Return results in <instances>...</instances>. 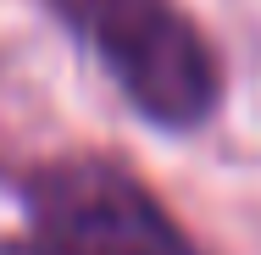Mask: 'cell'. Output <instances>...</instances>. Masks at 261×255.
Wrapping results in <instances>:
<instances>
[{"mask_svg":"<svg viewBox=\"0 0 261 255\" xmlns=\"http://www.w3.org/2000/svg\"><path fill=\"white\" fill-rule=\"evenodd\" d=\"M50 11L84 39L145 122L184 133L217 111V55L178 0H50Z\"/></svg>","mask_w":261,"mask_h":255,"instance_id":"6da1fadb","label":"cell"},{"mask_svg":"<svg viewBox=\"0 0 261 255\" xmlns=\"http://www.w3.org/2000/svg\"><path fill=\"white\" fill-rule=\"evenodd\" d=\"M11 255H195V244L134 172L72 155L34 178L28 233Z\"/></svg>","mask_w":261,"mask_h":255,"instance_id":"7a4b0ae2","label":"cell"}]
</instances>
